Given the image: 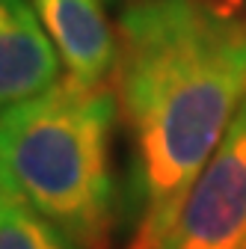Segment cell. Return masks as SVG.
Returning <instances> with one entry per match:
<instances>
[{"label": "cell", "mask_w": 246, "mask_h": 249, "mask_svg": "<svg viewBox=\"0 0 246 249\" xmlns=\"http://www.w3.org/2000/svg\"><path fill=\"white\" fill-rule=\"evenodd\" d=\"M148 249H246V98L172 223Z\"/></svg>", "instance_id": "3957f363"}, {"label": "cell", "mask_w": 246, "mask_h": 249, "mask_svg": "<svg viewBox=\"0 0 246 249\" xmlns=\"http://www.w3.org/2000/svg\"><path fill=\"white\" fill-rule=\"evenodd\" d=\"M33 9L69 71L66 77L89 86L113 83L119 33L110 27L101 0H33Z\"/></svg>", "instance_id": "277c9868"}, {"label": "cell", "mask_w": 246, "mask_h": 249, "mask_svg": "<svg viewBox=\"0 0 246 249\" xmlns=\"http://www.w3.org/2000/svg\"><path fill=\"white\" fill-rule=\"evenodd\" d=\"M59 66L33 0H0V110L51 89Z\"/></svg>", "instance_id": "5b68a950"}, {"label": "cell", "mask_w": 246, "mask_h": 249, "mask_svg": "<svg viewBox=\"0 0 246 249\" xmlns=\"http://www.w3.org/2000/svg\"><path fill=\"white\" fill-rule=\"evenodd\" d=\"M113 83L71 77L0 110V181L86 249H110L116 226Z\"/></svg>", "instance_id": "7a4b0ae2"}, {"label": "cell", "mask_w": 246, "mask_h": 249, "mask_svg": "<svg viewBox=\"0 0 246 249\" xmlns=\"http://www.w3.org/2000/svg\"><path fill=\"white\" fill-rule=\"evenodd\" d=\"M0 249H86L0 181Z\"/></svg>", "instance_id": "8992f818"}, {"label": "cell", "mask_w": 246, "mask_h": 249, "mask_svg": "<svg viewBox=\"0 0 246 249\" xmlns=\"http://www.w3.org/2000/svg\"><path fill=\"white\" fill-rule=\"evenodd\" d=\"M113 89L128 134V249H148L246 98V15L226 0H134Z\"/></svg>", "instance_id": "6da1fadb"}]
</instances>
